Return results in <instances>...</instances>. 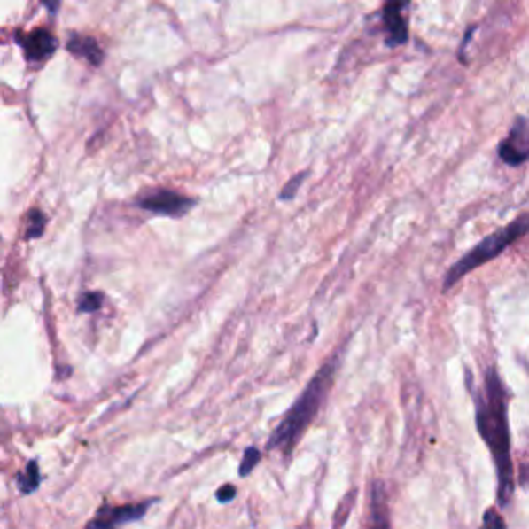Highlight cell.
Listing matches in <instances>:
<instances>
[{
    "instance_id": "2",
    "label": "cell",
    "mask_w": 529,
    "mask_h": 529,
    "mask_svg": "<svg viewBox=\"0 0 529 529\" xmlns=\"http://www.w3.org/2000/svg\"><path fill=\"white\" fill-rule=\"evenodd\" d=\"M339 369V354H335L333 358H329L325 364L321 366L319 372L310 378L307 389L302 391L300 397L294 401L282 422L276 426V431L271 432L269 440H267V449L269 451H282L285 457L292 455L298 440L302 439V434L307 432V428L313 424L316 414L323 403H325L329 391L333 387L335 372Z\"/></svg>"
},
{
    "instance_id": "12",
    "label": "cell",
    "mask_w": 529,
    "mask_h": 529,
    "mask_svg": "<svg viewBox=\"0 0 529 529\" xmlns=\"http://www.w3.org/2000/svg\"><path fill=\"white\" fill-rule=\"evenodd\" d=\"M259 462H261V451L257 449V447H248V449L245 451V455H242V463H240V470H238L240 478L251 476V471L257 468Z\"/></svg>"
},
{
    "instance_id": "16",
    "label": "cell",
    "mask_w": 529,
    "mask_h": 529,
    "mask_svg": "<svg viewBox=\"0 0 529 529\" xmlns=\"http://www.w3.org/2000/svg\"><path fill=\"white\" fill-rule=\"evenodd\" d=\"M307 176H308L307 172H300V174H298V176L292 178L290 183L284 186V191H282V195H279V198H284V201H288V198L294 197V195H296V191L300 189V184L304 183V180H307Z\"/></svg>"
},
{
    "instance_id": "18",
    "label": "cell",
    "mask_w": 529,
    "mask_h": 529,
    "mask_svg": "<svg viewBox=\"0 0 529 529\" xmlns=\"http://www.w3.org/2000/svg\"><path fill=\"white\" fill-rule=\"evenodd\" d=\"M42 3H46V4H48V9L54 12V11H56V6H58V3H60V0H42Z\"/></svg>"
},
{
    "instance_id": "1",
    "label": "cell",
    "mask_w": 529,
    "mask_h": 529,
    "mask_svg": "<svg viewBox=\"0 0 529 529\" xmlns=\"http://www.w3.org/2000/svg\"><path fill=\"white\" fill-rule=\"evenodd\" d=\"M474 393V412L476 428L484 443H486L490 455H493L496 468V480H499V505L507 507L515 493L513 476V457H511V424H509V403L511 393L502 383L501 372L496 366H490L484 372V383L480 389H471Z\"/></svg>"
},
{
    "instance_id": "11",
    "label": "cell",
    "mask_w": 529,
    "mask_h": 529,
    "mask_svg": "<svg viewBox=\"0 0 529 529\" xmlns=\"http://www.w3.org/2000/svg\"><path fill=\"white\" fill-rule=\"evenodd\" d=\"M19 490H21L23 494H31L35 493L37 488H40L42 484V474H40V468H37V462L34 459V462H29L27 468H25V471L21 476H19Z\"/></svg>"
},
{
    "instance_id": "10",
    "label": "cell",
    "mask_w": 529,
    "mask_h": 529,
    "mask_svg": "<svg viewBox=\"0 0 529 529\" xmlns=\"http://www.w3.org/2000/svg\"><path fill=\"white\" fill-rule=\"evenodd\" d=\"M66 48H68V52L81 56V58L91 62V65H102L104 50L96 40H93V37L71 35V40H68Z\"/></svg>"
},
{
    "instance_id": "7",
    "label": "cell",
    "mask_w": 529,
    "mask_h": 529,
    "mask_svg": "<svg viewBox=\"0 0 529 529\" xmlns=\"http://www.w3.org/2000/svg\"><path fill=\"white\" fill-rule=\"evenodd\" d=\"M191 205H192L191 198H186L172 191H158L139 198L141 209L153 211V214H159V215H183L191 209Z\"/></svg>"
},
{
    "instance_id": "6",
    "label": "cell",
    "mask_w": 529,
    "mask_h": 529,
    "mask_svg": "<svg viewBox=\"0 0 529 529\" xmlns=\"http://www.w3.org/2000/svg\"><path fill=\"white\" fill-rule=\"evenodd\" d=\"M409 0H383V29H385V43L389 48L403 46L408 42L409 31L406 21V6Z\"/></svg>"
},
{
    "instance_id": "4",
    "label": "cell",
    "mask_w": 529,
    "mask_h": 529,
    "mask_svg": "<svg viewBox=\"0 0 529 529\" xmlns=\"http://www.w3.org/2000/svg\"><path fill=\"white\" fill-rule=\"evenodd\" d=\"M158 499H149L143 502H135V505H124V507H110L105 505L97 511V517L89 521L85 529H118V525L133 524V521H139L145 517L147 509L155 505Z\"/></svg>"
},
{
    "instance_id": "9",
    "label": "cell",
    "mask_w": 529,
    "mask_h": 529,
    "mask_svg": "<svg viewBox=\"0 0 529 529\" xmlns=\"http://www.w3.org/2000/svg\"><path fill=\"white\" fill-rule=\"evenodd\" d=\"M370 529H391L389 521V507L387 496L381 482L372 484V499H370Z\"/></svg>"
},
{
    "instance_id": "5",
    "label": "cell",
    "mask_w": 529,
    "mask_h": 529,
    "mask_svg": "<svg viewBox=\"0 0 529 529\" xmlns=\"http://www.w3.org/2000/svg\"><path fill=\"white\" fill-rule=\"evenodd\" d=\"M499 158L509 166H521L529 159V112L519 116L501 143Z\"/></svg>"
},
{
    "instance_id": "14",
    "label": "cell",
    "mask_w": 529,
    "mask_h": 529,
    "mask_svg": "<svg viewBox=\"0 0 529 529\" xmlns=\"http://www.w3.org/2000/svg\"><path fill=\"white\" fill-rule=\"evenodd\" d=\"M104 296L99 292H89L79 300V310L81 313H96V310L102 308Z\"/></svg>"
},
{
    "instance_id": "15",
    "label": "cell",
    "mask_w": 529,
    "mask_h": 529,
    "mask_svg": "<svg viewBox=\"0 0 529 529\" xmlns=\"http://www.w3.org/2000/svg\"><path fill=\"white\" fill-rule=\"evenodd\" d=\"M482 529H507V524L496 509H488V511L484 513Z\"/></svg>"
},
{
    "instance_id": "3",
    "label": "cell",
    "mask_w": 529,
    "mask_h": 529,
    "mask_svg": "<svg viewBox=\"0 0 529 529\" xmlns=\"http://www.w3.org/2000/svg\"><path fill=\"white\" fill-rule=\"evenodd\" d=\"M527 232H529V214L519 215L517 220L507 223L505 228L496 229L494 234L486 236V238H484L480 245L471 248L470 253H465L463 257L459 259L449 271H447L443 288L451 290L453 285L459 282V279H463L465 276H468V273L478 269V267L490 263V261L505 253L507 248L511 245H515V242H517L519 238H524Z\"/></svg>"
},
{
    "instance_id": "13",
    "label": "cell",
    "mask_w": 529,
    "mask_h": 529,
    "mask_svg": "<svg viewBox=\"0 0 529 529\" xmlns=\"http://www.w3.org/2000/svg\"><path fill=\"white\" fill-rule=\"evenodd\" d=\"M43 228H46V215H43L42 211L34 209L27 215V232H25V238H37V236H42Z\"/></svg>"
},
{
    "instance_id": "17",
    "label": "cell",
    "mask_w": 529,
    "mask_h": 529,
    "mask_svg": "<svg viewBox=\"0 0 529 529\" xmlns=\"http://www.w3.org/2000/svg\"><path fill=\"white\" fill-rule=\"evenodd\" d=\"M234 496H236V486H232V484H226V486H222L220 490H217V501L220 502L234 501Z\"/></svg>"
},
{
    "instance_id": "8",
    "label": "cell",
    "mask_w": 529,
    "mask_h": 529,
    "mask_svg": "<svg viewBox=\"0 0 529 529\" xmlns=\"http://www.w3.org/2000/svg\"><path fill=\"white\" fill-rule=\"evenodd\" d=\"M21 46L25 50V56H27L29 60H43V58H48V56L54 54L56 42H54V37L50 35V31L35 29L23 37Z\"/></svg>"
}]
</instances>
